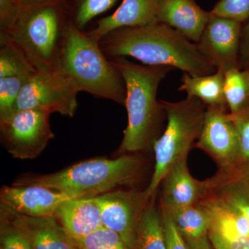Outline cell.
Here are the masks:
<instances>
[{
    "label": "cell",
    "mask_w": 249,
    "mask_h": 249,
    "mask_svg": "<svg viewBox=\"0 0 249 249\" xmlns=\"http://www.w3.org/2000/svg\"><path fill=\"white\" fill-rule=\"evenodd\" d=\"M154 199L147 201L141 214L134 249H167L163 214Z\"/></svg>",
    "instance_id": "21"
},
{
    "label": "cell",
    "mask_w": 249,
    "mask_h": 249,
    "mask_svg": "<svg viewBox=\"0 0 249 249\" xmlns=\"http://www.w3.org/2000/svg\"><path fill=\"white\" fill-rule=\"evenodd\" d=\"M211 12L204 11L195 0H158L157 22L166 24L188 40L196 43L200 39Z\"/></svg>",
    "instance_id": "14"
},
{
    "label": "cell",
    "mask_w": 249,
    "mask_h": 249,
    "mask_svg": "<svg viewBox=\"0 0 249 249\" xmlns=\"http://www.w3.org/2000/svg\"><path fill=\"white\" fill-rule=\"evenodd\" d=\"M207 219L208 236L227 240L249 237V219L217 201L204 199L199 203Z\"/></svg>",
    "instance_id": "19"
},
{
    "label": "cell",
    "mask_w": 249,
    "mask_h": 249,
    "mask_svg": "<svg viewBox=\"0 0 249 249\" xmlns=\"http://www.w3.org/2000/svg\"><path fill=\"white\" fill-rule=\"evenodd\" d=\"M94 199L104 227L116 232L129 249H134L139 218L147 203L142 200V194L115 190Z\"/></svg>",
    "instance_id": "11"
},
{
    "label": "cell",
    "mask_w": 249,
    "mask_h": 249,
    "mask_svg": "<svg viewBox=\"0 0 249 249\" xmlns=\"http://www.w3.org/2000/svg\"><path fill=\"white\" fill-rule=\"evenodd\" d=\"M238 68L249 70V18L241 27Z\"/></svg>",
    "instance_id": "31"
},
{
    "label": "cell",
    "mask_w": 249,
    "mask_h": 249,
    "mask_svg": "<svg viewBox=\"0 0 249 249\" xmlns=\"http://www.w3.org/2000/svg\"><path fill=\"white\" fill-rule=\"evenodd\" d=\"M224 74L225 72L221 70L203 76H191L188 73H183L181 85L178 90L186 91L188 97L200 100L206 107L228 109L224 91Z\"/></svg>",
    "instance_id": "20"
},
{
    "label": "cell",
    "mask_w": 249,
    "mask_h": 249,
    "mask_svg": "<svg viewBox=\"0 0 249 249\" xmlns=\"http://www.w3.org/2000/svg\"><path fill=\"white\" fill-rule=\"evenodd\" d=\"M76 83L60 71H37L26 83L18 97L16 111L36 110L73 117L76 114Z\"/></svg>",
    "instance_id": "7"
},
{
    "label": "cell",
    "mask_w": 249,
    "mask_h": 249,
    "mask_svg": "<svg viewBox=\"0 0 249 249\" xmlns=\"http://www.w3.org/2000/svg\"><path fill=\"white\" fill-rule=\"evenodd\" d=\"M224 96L231 114H236L249 104V70L233 67L225 72Z\"/></svg>",
    "instance_id": "23"
},
{
    "label": "cell",
    "mask_w": 249,
    "mask_h": 249,
    "mask_svg": "<svg viewBox=\"0 0 249 249\" xmlns=\"http://www.w3.org/2000/svg\"><path fill=\"white\" fill-rule=\"evenodd\" d=\"M54 216L75 242L104 227L94 197L68 199Z\"/></svg>",
    "instance_id": "17"
},
{
    "label": "cell",
    "mask_w": 249,
    "mask_h": 249,
    "mask_svg": "<svg viewBox=\"0 0 249 249\" xmlns=\"http://www.w3.org/2000/svg\"><path fill=\"white\" fill-rule=\"evenodd\" d=\"M70 18L60 3L24 6L19 18L0 41L20 49L37 71H58Z\"/></svg>",
    "instance_id": "4"
},
{
    "label": "cell",
    "mask_w": 249,
    "mask_h": 249,
    "mask_svg": "<svg viewBox=\"0 0 249 249\" xmlns=\"http://www.w3.org/2000/svg\"><path fill=\"white\" fill-rule=\"evenodd\" d=\"M99 45L111 58L132 57L143 65L173 67L191 76H207L217 71L196 43L160 22L116 29L105 36Z\"/></svg>",
    "instance_id": "1"
},
{
    "label": "cell",
    "mask_w": 249,
    "mask_h": 249,
    "mask_svg": "<svg viewBox=\"0 0 249 249\" xmlns=\"http://www.w3.org/2000/svg\"><path fill=\"white\" fill-rule=\"evenodd\" d=\"M166 113V125L154 143L155 169L146 189L141 193L144 202L155 197L165 175L177 162L188 157L204 125L206 106L195 97L178 102L160 101Z\"/></svg>",
    "instance_id": "6"
},
{
    "label": "cell",
    "mask_w": 249,
    "mask_h": 249,
    "mask_svg": "<svg viewBox=\"0 0 249 249\" xmlns=\"http://www.w3.org/2000/svg\"><path fill=\"white\" fill-rule=\"evenodd\" d=\"M186 242L191 249H215L210 242L208 236L199 240L186 241Z\"/></svg>",
    "instance_id": "33"
},
{
    "label": "cell",
    "mask_w": 249,
    "mask_h": 249,
    "mask_svg": "<svg viewBox=\"0 0 249 249\" xmlns=\"http://www.w3.org/2000/svg\"><path fill=\"white\" fill-rule=\"evenodd\" d=\"M50 114L36 110L16 111L0 123L1 139L13 157L32 160L38 157L54 138Z\"/></svg>",
    "instance_id": "8"
},
{
    "label": "cell",
    "mask_w": 249,
    "mask_h": 249,
    "mask_svg": "<svg viewBox=\"0 0 249 249\" xmlns=\"http://www.w3.org/2000/svg\"><path fill=\"white\" fill-rule=\"evenodd\" d=\"M230 116L235 124L240 142V157L237 163L249 162V104L236 114L230 113Z\"/></svg>",
    "instance_id": "28"
},
{
    "label": "cell",
    "mask_w": 249,
    "mask_h": 249,
    "mask_svg": "<svg viewBox=\"0 0 249 249\" xmlns=\"http://www.w3.org/2000/svg\"><path fill=\"white\" fill-rule=\"evenodd\" d=\"M157 3L158 0H122L112 14L97 21L96 27L87 34L99 42L105 36L116 29L157 22Z\"/></svg>",
    "instance_id": "15"
},
{
    "label": "cell",
    "mask_w": 249,
    "mask_h": 249,
    "mask_svg": "<svg viewBox=\"0 0 249 249\" xmlns=\"http://www.w3.org/2000/svg\"><path fill=\"white\" fill-rule=\"evenodd\" d=\"M24 6H34V5H40L46 4H52V3H58L61 0H20Z\"/></svg>",
    "instance_id": "34"
},
{
    "label": "cell",
    "mask_w": 249,
    "mask_h": 249,
    "mask_svg": "<svg viewBox=\"0 0 249 249\" xmlns=\"http://www.w3.org/2000/svg\"><path fill=\"white\" fill-rule=\"evenodd\" d=\"M23 7L20 0H0V34H6L14 26Z\"/></svg>",
    "instance_id": "29"
},
{
    "label": "cell",
    "mask_w": 249,
    "mask_h": 249,
    "mask_svg": "<svg viewBox=\"0 0 249 249\" xmlns=\"http://www.w3.org/2000/svg\"><path fill=\"white\" fill-rule=\"evenodd\" d=\"M58 71L70 78L80 91L125 104L124 77L101 50L99 42L70 21Z\"/></svg>",
    "instance_id": "5"
},
{
    "label": "cell",
    "mask_w": 249,
    "mask_h": 249,
    "mask_svg": "<svg viewBox=\"0 0 249 249\" xmlns=\"http://www.w3.org/2000/svg\"><path fill=\"white\" fill-rule=\"evenodd\" d=\"M228 110L206 107L202 130L195 145L211 157L219 168L233 166L240 157L238 134Z\"/></svg>",
    "instance_id": "9"
},
{
    "label": "cell",
    "mask_w": 249,
    "mask_h": 249,
    "mask_svg": "<svg viewBox=\"0 0 249 249\" xmlns=\"http://www.w3.org/2000/svg\"><path fill=\"white\" fill-rule=\"evenodd\" d=\"M211 13L243 23L249 18V0H219Z\"/></svg>",
    "instance_id": "27"
},
{
    "label": "cell",
    "mask_w": 249,
    "mask_h": 249,
    "mask_svg": "<svg viewBox=\"0 0 249 249\" xmlns=\"http://www.w3.org/2000/svg\"><path fill=\"white\" fill-rule=\"evenodd\" d=\"M160 204L166 206H196L202 200L206 182L192 176L188 157H183L170 168L161 183Z\"/></svg>",
    "instance_id": "16"
},
{
    "label": "cell",
    "mask_w": 249,
    "mask_h": 249,
    "mask_svg": "<svg viewBox=\"0 0 249 249\" xmlns=\"http://www.w3.org/2000/svg\"><path fill=\"white\" fill-rule=\"evenodd\" d=\"M76 244L78 249H129L120 236L106 227L77 241Z\"/></svg>",
    "instance_id": "26"
},
{
    "label": "cell",
    "mask_w": 249,
    "mask_h": 249,
    "mask_svg": "<svg viewBox=\"0 0 249 249\" xmlns=\"http://www.w3.org/2000/svg\"><path fill=\"white\" fill-rule=\"evenodd\" d=\"M117 0H61L60 4L70 21L83 30L96 16L110 9Z\"/></svg>",
    "instance_id": "24"
},
{
    "label": "cell",
    "mask_w": 249,
    "mask_h": 249,
    "mask_svg": "<svg viewBox=\"0 0 249 249\" xmlns=\"http://www.w3.org/2000/svg\"><path fill=\"white\" fill-rule=\"evenodd\" d=\"M36 72L20 49L8 41H0V123L16 112L19 93Z\"/></svg>",
    "instance_id": "12"
},
{
    "label": "cell",
    "mask_w": 249,
    "mask_h": 249,
    "mask_svg": "<svg viewBox=\"0 0 249 249\" xmlns=\"http://www.w3.org/2000/svg\"><path fill=\"white\" fill-rule=\"evenodd\" d=\"M215 249H249V237L227 240L214 236H208Z\"/></svg>",
    "instance_id": "32"
},
{
    "label": "cell",
    "mask_w": 249,
    "mask_h": 249,
    "mask_svg": "<svg viewBox=\"0 0 249 249\" xmlns=\"http://www.w3.org/2000/svg\"><path fill=\"white\" fill-rule=\"evenodd\" d=\"M17 222L34 249H78L55 216L33 217L18 213Z\"/></svg>",
    "instance_id": "18"
},
{
    "label": "cell",
    "mask_w": 249,
    "mask_h": 249,
    "mask_svg": "<svg viewBox=\"0 0 249 249\" xmlns=\"http://www.w3.org/2000/svg\"><path fill=\"white\" fill-rule=\"evenodd\" d=\"M17 212L0 204V249H34L17 222Z\"/></svg>",
    "instance_id": "25"
},
{
    "label": "cell",
    "mask_w": 249,
    "mask_h": 249,
    "mask_svg": "<svg viewBox=\"0 0 249 249\" xmlns=\"http://www.w3.org/2000/svg\"><path fill=\"white\" fill-rule=\"evenodd\" d=\"M211 12V11H210ZM242 23L211 13L209 22L196 45L217 70L238 67Z\"/></svg>",
    "instance_id": "10"
},
{
    "label": "cell",
    "mask_w": 249,
    "mask_h": 249,
    "mask_svg": "<svg viewBox=\"0 0 249 249\" xmlns=\"http://www.w3.org/2000/svg\"><path fill=\"white\" fill-rule=\"evenodd\" d=\"M143 164L142 157L123 155L114 160H85L56 173L25 177L13 185H37L73 198L96 197L116 188L136 182Z\"/></svg>",
    "instance_id": "3"
},
{
    "label": "cell",
    "mask_w": 249,
    "mask_h": 249,
    "mask_svg": "<svg viewBox=\"0 0 249 249\" xmlns=\"http://www.w3.org/2000/svg\"><path fill=\"white\" fill-rule=\"evenodd\" d=\"M160 207L169 214L186 241L199 240L208 236L207 219L199 205L173 206L160 204Z\"/></svg>",
    "instance_id": "22"
},
{
    "label": "cell",
    "mask_w": 249,
    "mask_h": 249,
    "mask_svg": "<svg viewBox=\"0 0 249 249\" xmlns=\"http://www.w3.org/2000/svg\"><path fill=\"white\" fill-rule=\"evenodd\" d=\"M163 214V227L167 249H191L178 231L169 214L160 207Z\"/></svg>",
    "instance_id": "30"
},
{
    "label": "cell",
    "mask_w": 249,
    "mask_h": 249,
    "mask_svg": "<svg viewBox=\"0 0 249 249\" xmlns=\"http://www.w3.org/2000/svg\"><path fill=\"white\" fill-rule=\"evenodd\" d=\"M70 196L37 185L4 186L0 191V201L18 213L28 217L54 216L62 203Z\"/></svg>",
    "instance_id": "13"
},
{
    "label": "cell",
    "mask_w": 249,
    "mask_h": 249,
    "mask_svg": "<svg viewBox=\"0 0 249 249\" xmlns=\"http://www.w3.org/2000/svg\"><path fill=\"white\" fill-rule=\"evenodd\" d=\"M121 72L126 85V107L128 116L127 127L119 151L123 155L146 151L163 132L166 113L157 91L160 82L173 67L137 65L124 57L110 59Z\"/></svg>",
    "instance_id": "2"
}]
</instances>
